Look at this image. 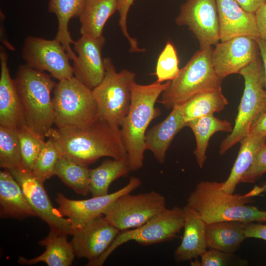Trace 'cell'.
<instances>
[{
    "label": "cell",
    "instance_id": "obj_1",
    "mask_svg": "<svg viewBox=\"0 0 266 266\" xmlns=\"http://www.w3.org/2000/svg\"><path fill=\"white\" fill-rule=\"evenodd\" d=\"M61 155L88 166L101 157L127 158L120 127L98 116L81 127L52 128L46 135Z\"/></svg>",
    "mask_w": 266,
    "mask_h": 266
},
{
    "label": "cell",
    "instance_id": "obj_2",
    "mask_svg": "<svg viewBox=\"0 0 266 266\" xmlns=\"http://www.w3.org/2000/svg\"><path fill=\"white\" fill-rule=\"evenodd\" d=\"M223 182L201 181L190 193L187 205L195 210L206 224L228 221L246 223L266 222V211L248 205L252 197L263 192L256 187L250 192L241 195L224 191Z\"/></svg>",
    "mask_w": 266,
    "mask_h": 266
},
{
    "label": "cell",
    "instance_id": "obj_3",
    "mask_svg": "<svg viewBox=\"0 0 266 266\" xmlns=\"http://www.w3.org/2000/svg\"><path fill=\"white\" fill-rule=\"evenodd\" d=\"M170 82L156 81L141 85L135 82L133 85L130 106L120 129L130 171L137 170L143 166L147 129L161 114L155 103Z\"/></svg>",
    "mask_w": 266,
    "mask_h": 266
},
{
    "label": "cell",
    "instance_id": "obj_4",
    "mask_svg": "<svg viewBox=\"0 0 266 266\" xmlns=\"http://www.w3.org/2000/svg\"><path fill=\"white\" fill-rule=\"evenodd\" d=\"M27 126L44 138L55 122L51 76L27 65L19 66L14 79Z\"/></svg>",
    "mask_w": 266,
    "mask_h": 266
},
{
    "label": "cell",
    "instance_id": "obj_5",
    "mask_svg": "<svg viewBox=\"0 0 266 266\" xmlns=\"http://www.w3.org/2000/svg\"><path fill=\"white\" fill-rule=\"evenodd\" d=\"M212 49L210 46L198 50L170 81L158 101L170 109L198 94L221 88L223 79L211 63Z\"/></svg>",
    "mask_w": 266,
    "mask_h": 266
},
{
    "label": "cell",
    "instance_id": "obj_6",
    "mask_svg": "<svg viewBox=\"0 0 266 266\" xmlns=\"http://www.w3.org/2000/svg\"><path fill=\"white\" fill-rule=\"evenodd\" d=\"M239 73L244 80V89L232 131L220 144L221 155L249 134L252 123L266 107L263 65L258 57Z\"/></svg>",
    "mask_w": 266,
    "mask_h": 266
},
{
    "label": "cell",
    "instance_id": "obj_7",
    "mask_svg": "<svg viewBox=\"0 0 266 266\" xmlns=\"http://www.w3.org/2000/svg\"><path fill=\"white\" fill-rule=\"evenodd\" d=\"M52 101L58 128L84 127L98 116L92 90L74 76L56 84Z\"/></svg>",
    "mask_w": 266,
    "mask_h": 266
},
{
    "label": "cell",
    "instance_id": "obj_8",
    "mask_svg": "<svg viewBox=\"0 0 266 266\" xmlns=\"http://www.w3.org/2000/svg\"><path fill=\"white\" fill-rule=\"evenodd\" d=\"M103 61L104 77L92 90L97 105L98 116L120 127L129 110L135 74L127 69L117 72L109 57L104 58Z\"/></svg>",
    "mask_w": 266,
    "mask_h": 266
},
{
    "label": "cell",
    "instance_id": "obj_9",
    "mask_svg": "<svg viewBox=\"0 0 266 266\" xmlns=\"http://www.w3.org/2000/svg\"><path fill=\"white\" fill-rule=\"evenodd\" d=\"M184 220L183 208H166L141 226L120 231L106 251L87 265L102 266L115 249L131 241L149 245L171 240L183 228Z\"/></svg>",
    "mask_w": 266,
    "mask_h": 266
},
{
    "label": "cell",
    "instance_id": "obj_10",
    "mask_svg": "<svg viewBox=\"0 0 266 266\" xmlns=\"http://www.w3.org/2000/svg\"><path fill=\"white\" fill-rule=\"evenodd\" d=\"M166 199L151 191L136 195H122L110 205L103 216L120 231L137 228L166 208Z\"/></svg>",
    "mask_w": 266,
    "mask_h": 266
},
{
    "label": "cell",
    "instance_id": "obj_11",
    "mask_svg": "<svg viewBox=\"0 0 266 266\" xmlns=\"http://www.w3.org/2000/svg\"><path fill=\"white\" fill-rule=\"evenodd\" d=\"M8 170L20 184L28 202L36 216L46 222L50 231L72 234L74 229L68 218H65L52 205L43 186L32 170L23 166Z\"/></svg>",
    "mask_w": 266,
    "mask_h": 266
},
{
    "label": "cell",
    "instance_id": "obj_12",
    "mask_svg": "<svg viewBox=\"0 0 266 266\" xmlns=\"http://www.w3.org/2000/svg\"><path fill=\"white\" fill-rule=\"evenodd\" d=\"M22 56L26 65L37 70L46 71L59 81L73 76L69 56L56 38L48 40L33 36L27 37Z\"/></svg>",
    "mask_w": 266,
    "mask_h": 266
},
{
    "label": "cell",
    "instance_id": "obj_13",
    "mask_svg": "<svg viewBox=\"0 0 266 266\" xmlns=\"http://www.w3.org/2000/svg\"><path fill=\"white\" fill-rule=\"evenodd\" d=\"M175 22L188 28L200 49L215 45L220 41L216 0H187L180 6Z\"/></svg>",
    "mask_w": 266,
    "mask_h": 266
},
{
    "label": "cell",
    "instance_id": "obj_14",
    "mask_svg": "<svg viewBox=\"0 0 266 266\" xmlns=\"http://www.w3.org/2000/svg\"><path fill=\"white\" fill-rule=\"evenodd\" d=\"M141 185L140 179L133 176L131 177L125 186L104 196L92 197L86 200H74L66 198L62 193H58L56 201L61 214L69 219L75 231L94 219L103 216L106 210L117 198L123 194L132 193Z\"/></svg>",
    "mask_w": 266,
    "mask_h": 266
},
{
    "label": "cell",
    "instance_id": "obj_15",
    "mask_svg": "<svg viewBox=\"0 0 266 266\" xmlns=\"http://www.w3.org/2000/svg\"><path fill=\"white\" fill-rule=\"evenodd\" d=\"M211 54V63L216 73L222 79L239 73L257 56L256 40L241 36L221 41L215 45Z\"/></svg>",
    "mask_w": 266,
    "mask_h": 266
},
{
    "label": "cell",
    "instance_id": "obj_16",
    "mask_svg": "<svg viewBox=\"0 0 266 266\" xmlns=\"http://www.w3.org/2000/svg\"><path fill=\"white\" fill-rule=\"evenodd\" d=\"M120 231L102 216L75 230L71 243L75 256L91 263L100 257L111 244Z\"/></svg>",
    "mask_w": 266,
    "mask_h": 266
},
{
    "label": "cell",
    "instance_id": "obj_17",
    "mask_svg": "<svg viewBox=\"0 0 266 266\" xmlns=\"http://www.w3.org/2000/svg\"><path fill=\"white\" fill-rule=\"evenodd\" d=\"M105 42L103 35L99 37L81 35L73 44L78 54L73 61L74 76L91 90L102 81L105 74L101 53Z\"/></svg>",
    "mask_w": 266,
    "mask_h": 266
},
{
    "label": "cell",
    "instance_id": "obj_18",
    "mask_svg": "<svg viewBox=\"0 0 266 266\" xmlns=\"http://www.w3.org/2000/svg\"><path fill=\"white\" fill-rule=\"evenodd\" d=\"M220 41L245 36L260 37L255 13L243 9L235 0H216Z\"/></svg>",
    "mask_w": 266,
    "mask_h": 266
},
{
    "label": "cell",
    "instance_id": "obj_19",
    "mask_svg": "<svg viewBox=\"0 0 266 266\" xmlns=\"http://www.w3.org/2000/svg\"><path fill=\"white\" fill-rule=\"evenodd\" d=\"M0 62V125L17 130L27 125L15 82L9 73L7 55L1 46Z\"/></svg>",
    "mask_w": 266,
    "mask_h": 266
},
{
    "label": "cell",
    "instance_id": "obj_20",
    "mask_svg": "<svg viewBox=\"0 0 266 266\" xmlns=\"http://www.w3.org/2000/svg\"><path fill=\"white\" fill-rule=\"evenodd\" d=\"M184 233L180 244L175 251V260L180 263L196 259L207 250L206 223L198 213L187 205L183 207Z\"/></svg>",
    "mask_w": 266,
    "mask_h": 266
},
{
    "label": "cell",
    "instance_id": "obj_21",
    "mask_svg": "<svg viewBox=\"0 0 266 266\" xmlns=\"http://www.w3.org/2000/svg\"><path fill=\"white\" fill-rule=\"evenodd\" d=\"M185 127L186 122L182 114L180 106L173 107L165 119L146 132L145 140L146 150L153 153L159 163H163L174 138Z\"/></svg>",
    "mask_w": 266,
    "mask_h": 266
},
{
    "label": "cell",
    "instance_id": "obj_22",
    "mask_svg": "<svg viewBox=\"0 0 266 266\" xmlns=\"http://www.w3.org/2000/svg\"><path fill=\"white\" fill-rule=\"evenodd\" d=\"M0 214L17 219L36 216L20 184L6 169L0 171Z\"/></svg>",
    "mask_w": 266,
    "mask_h": 266
},
{
    "label": "cell",
    "instance_id": "obj_23",
    "mask_svg": "<svg viewBox=\"0 0 266 266\" xmlns=\"http://www.w3.org/2000/svg\"><path fill=\"white\" fill-rule=\"evenodd\" d=\"M67 234L50 231L47 236L39 242L46 247L40 255L28 259L19 257L18 262L22 265H34L44 262L48 266H69L75 256L71 242L67 240Z\"/></svg>",
    "mask_w": 266,
    "mask_h": 266
},
{
    "label": "cell",
    "instance_id": "obj_24",
    "mask_svg": "<svg viewBox=\"0 0 266 266\" xmlns=\"http://www.w3.org/2000/svg\"><path fill=\"white\" fill-rule=\"evenodd\" d=\"M247 224L228 221L206 224L207 248L233 254L246 238L245 228Z\"/></svg>",
    "mask_w": 266,
    "mask_h": 266
},
{
    "label": "cell",
    "instance_id": "obj_25",
    "mask_svg": "<svg viewBox=\"0 0 266 266\" xmlns=\"http://www.w3.org/2000/svg\"><path fill=\"white\" fill-rule=\"evenodd\" d=\"M117 0H85L79 15L81 35L91 37L102 36L108 19L117 10Z\"/></svg>",
    "mask_w": 266,
    "mask_h": 266
},
{
    "label": "cell",
    "instance_id": "obj_26",
    "mask_svg": "<svg viewBox=\"0 0 266 266\" xmlns=\"http://www.w3.org/2000/svg\"><path fill=\"white\" fill-rule=\"evenodd\" d=\"M186 127L190 128L194 134L196 147L194 154L200 168L205 163L206 151L211 137L218 132L231 133L233 128L229 121L220 119L213 114L189 121L186 123Z\"/></svg>",
    "mask_w": 266,
    "mask_h": 266
},
{
    "label": "cell",
    "instance_id": "obj_27",
    "mask_svg": "<svg viewBox=\"0 0 266 266\" xmlns=\"http://www.w3.org/2000/svg\"><path fill=\"white\" fill-rule=\"evenodd\" d=\"M85 0H49L48 11L54 13L58 20L57 39L63 46L70 59L74 61L77 56L71 49L74 44L68 31L70 20L79 16Z\"/></svg>",
    "mask_w": 266,
    "mask_h": 266
},
{
    "label": "cell",
    "instance_id": "obj_28",
    "mask_svg": "<svg viewBox=\"0 0 266 266\" xmlns=\"http://www.w3.org/2000/svg\"><path fill=\"white\" fill-rule=\"evenodd\" d=\"M130 171L127 158L104 161L99 166L90 169V193L92 197L107 195L110 184L126 176Z\"/></svg>",
    "mask_w": 266,
    "mask_h": 266
},
{
    "label": "cell",
    "instance_id": "obj_29",
    "mask_svg": "<svg viewBox=\"0 0 266 266\" xmlns=\"http://www.w3.org/2000/svg\"><path fill=\"white\" fill-rule=\"evenodd\" d=\"M229 102L222 88L198 94L179 105L185 121L213 114L224 109Z\"/></svg>",
    "mask_w": 266,
    "mask_h": 266
},
{
    "label": "cell",
    "instance_id": "obj_30",
    "mask_svg": "<svg viewBox=\"0 0 266 266\" xmlns=\"http://www.w3.org/2000/svg\"><path fill=\"white\" fill-rule=\"evenodd\" d=\"M240 143L238 155L230 175L222 186L224 191L232 194L240 183L242 175L252 164L258 150L266 143V137L248 134Z\"/></svg>",
    "mask_w": 266,
    "mask_h": 266
},
{
    "label": "cell",
    "instance_id": "obj_31",
    "mask_svg": "<svg viewBox=\"0 0 266 266\" xmlns=\"http://www.w3.org/2000/svg\"><path fill=\"white\" fill-rule=\"evenodd\" d=\"M90 171L88 166L61 155L55 167V175L76 193H90Z\"/></svg>",
    "mask_w": 266,
    "mask_h": 266
},
{
    "label": "cell",
    "instance_id": "obj_32",
    "mask_svg": "<svg viewBox=\"0 0 266 266\" xmlns=\"http://www.w3.org/2000/svg\"><path fill=\"white\" fill-rule=\"evenodd\" d=\"M22 166L17 130L0 125V166L4 169Z\"/></svg>",
    "mask_w": 266,
    "mask_h": 266
},
{
    "label": "cell",
    "instance_id": "obj_33",
    "mask_svg": "<svg viewBox=\"0 0 266 266\" xmlns=\"http://www.w3.org/2000/svg\"><path fill=\"white\" fill-rule=\"evenodd\" d=\"M19 140L22 166L32 170L45 141L27 125L17 130Z\"/></svg>",
    "mask_w": 266,
    "mask_h": 266
},
{
    "label": "cell",
    "instance_id": "obj_34",
    "mask_svg": "<svg viewBox=\"0 0 266 266\" xmlns=\"http://www.w3.org/2000/svg\"><path fill=\"white\" fill-rule=\"evenodd\" d=\"M61 154L49 139L45 141L35 161L32 171L41 182L55 175V167Z\"/></svg>",
    "mask_w": 266,
    "mask_h": 266
},
{
    "label": "cell",
    "instance_id": "obj_35",
    "mask_svg": "<svg viewBox=\"0 0 266 266\" xmlns=\"http://www.w3.org/2000/svg\"><path fill=\"white\" fill-rule=\"evenodd\" d=\"M179 60L174 45L167 41L157 60L155 74L157 81L163 83L171 81L178 75Z\"/></svg>",
    "mask_w": 266,
    "mask_h": 266
},
{
    "label": "cell",
    "instance_id": "obj_36",
    "mask_svg": "<svg viewBox=\"0 0 266 266\" xmlns=\"http://www.w3.org/2000/svg\"><path fill=\"white\" fill-rule=\"evenodd\" d=\"M266 173V143L256 153L253 161L242 175L240 183H254Z\"/></svg>",
    "mask_w": 266,
    "mask_h": 266
},
{
    "label": "cell",
    "instance_id": "obj_37",
    "mask_svg": "<svg viewBox=\"0 0 266 266\" xmlns=\"http://www.w3.org/2000/svg\"><path fill=\"white\" fill-rule=\"evenodd\" d=\"M134 0H117V11L119 15V25L122 33L127 39L130 46V51L132 53L141 52L145 51V49L138 47L137 40L132 37L128 32L127 19L128 12Z\"/></svg>",
    "mask_w": 266,
    "mask_h": 266
},
{
    "label": "cell",
    "instance_id": "obj_38",
    "mask_svg": "<svg viewBox=\"0 0 266 266\" xmlns=\"http://www.w3.org/2000/svg\"><path fill=\"white\" fill-rule=\"evenodd\" d=\"M233 254L226 253L217 250L210 249L201 256V266H224L232 264Z\"/></svg>",
    "mask_w": 266,
    "mask_h": 266
},
{
    "label": "cell",
    "instance_id": "obj_39",
    "mask_svg": "<svg viewBox=\"0 0 266 266\" xmlns=\"http://www.w3.org/2000/svg\"><path fill=\"white\" fill-rule=\"evenodd\" d=\"M245 235L246 238H255L266 241V223H247L245 228Z\"/></svg>",
    "mask_w": 266,
    "mask_h": 266
},
{
    "label": "cell",
    "instance_id": "obj_40",
    "mask_svg": "<svg viewBox=\"0 0 266 266\" xmlns=\"http://www.w3.org/2000/svg\"><path fill=\"white\" fill-rule=\"evenodd\" d=\"M249 134L266 137V107L252 123Z\"/></svg>",
    "mask_w": 266,
    "mask_h": 266
},
{
    "label": "cell",
    "instance_id": "obj_41",
    "mask_svg": "<svg viewBox=\"0 0 266 266\" xmlns=\"http://www.w3.org/2000/svg\"><path fill=\"white\" fill-rule=\"evenodd\" d=\"M255 14L260 37L266 43V4H263Z\"/></svg>",
    "mask_w": 266,
    "mask_h": 266
},
{
    "label": "cell",
    "instance_id": "obj_42",
    "mask_svg": "<svg viewBox=\"0 0 266 266\" xmlns=\"http://www.w3.org/2000/svg\"><path fill=\"white\" fill-rule=\"evenodd\" d=\"M240 6L245 10L255 13V12L264 4L266 0H235Z\"/></svg>",
    "mask_w": 266,
    "mask_h": 266
},
{
    "label": "cell",
    "instance_id": "obj_43",
    "mask_svg": "<svg viewBox=\"0 0 266 266\" xmlns=\"http://www.w3.org/2000/svg\"><path fill=\"white\" fill-rule=\"evenodd\" d=\"M262 58L263 69V79L265 88L266 90V43L260 37L256 39Z\"/></svg>",
    "mask_w": 266,
    "mask_h": 266
},
{
    "label": "cell",
    "instance_id": "obj_44",
    "mask_svg": "<svg viewBox=\"0 0 266 266\" xmlns=\"http://www.w3.org/2000/svg\"><path fill=\"white\" fill-rule=\"evenodd\" d=\"M263 190H264V191H265V192H266V184L264 185V186H263Z\"/></svg>",
    "mask_w": 266,
    "mask_h": 266
},
{
    "label": "cell",
    "instance_id": "obj_45",
    "mask_svg": "<svg viewBox=\"0 0 266 266\" xmlns=\"http://www.w3.org/2000/svg\"></svg>",
    "mask_w": 266,
    "mask_h": 266
}]
</instances>
